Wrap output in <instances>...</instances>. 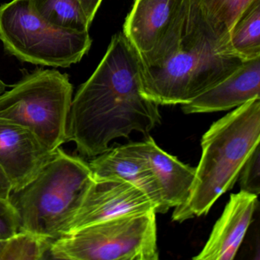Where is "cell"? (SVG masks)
<instances>
[{
    "label": "cell",
    "mask_w": 260,
    "mask_h": 260,
    "mask_svg": "<svg viewBox=\"0 0 260 260\" xmlns=\"http://www.w3.org/2000/svg\"><path fill=\"white\" fill-rule=\"evenodd\" d=\"M54 153L29 129L0 118V167L10 179L13 191L31 182Z\"/></svg>",
    "instance_id": "cell-9"
},
{
    "label": "cell",
    "mask_w": 260,
    "mask_h": 260,
    "mask_svg": "<svg viewBox=\"0 0 260 260\" xmlns=\"http://www.w3.org/2000/svg\"><path fill=\"white\" fill-rule=\"evenodd\" d=\"M33 11L54 26L89 31L91 23L78 0H29Z\"/></svg>",
    "instance_id": "cell-16"
},
{
    "label": "cell",
    "mask_w": 260,
    "mask_h": 260,
    "mask_svg": "<svg viewBox=\"0 0 260 260\" xmlns=\"http://www.w3.org/2000/svg\"><path fill=\"white\" fill-rule=\"evenodd\" d=\"M0 41L19 60L49 68L79 63L92 46L89 31L54 26L36 14L29 0H12L0 6Z\"/></svg>",
    "instance_id": "cell-6"
},
{
    "label": "cell",
    "mask_w": 260,
    "mask_h": 260,
    "mask_svg": "<svg viewBox=\"0 0 260 260\" xmlns=\"http://www.w3.org/2000/svg\"><path fill=\"white\" fill-rule=\"evenodd\" d=\"M81 4L89 22L92 24L103 0H78Z\"/></svg>",
    "instance_id": "cell-21"
},
{
    "label": "cell",
    "mask_w": 260,
    "mask_h": 260,
    "mask_svg": "<svg viewBox=\"0 0 260 260\" xmlns=\"http://www.w3.org/2000/svg\"><path fill=\"white\" fill-rule=\"evenodd\" d=\"M138 53L123 33L112 37L104 57L73 97L68 142L82 156L95 157L118 138L147 135L160 124L158 105L141 90Z\"/></svg>",
    "instance_id": "cell-1"
},
{
    "label": "cell",
    "mask_w": 260,
    "mask_h": 260,
    "mask_svg": "<svg viewBox=\"0 0 260 260\" xmlns=\"http://www.w3.org/2000/svg\"><path fill=\"white\" fill-rule=\"evenodd\" d=\"M53 242L51 239L29 231H19L4 241L0 260L45 259Z\"/></svg>",
    "instance_id": "cell-17"
},
{
    "label": "cell",
    "mask_w": 260,
    "mask_h": 260,
    "mask_svg": "<svg viewBox=\"0 0 260 260\" xmlns=\"http://www.w3.org/2000/svg\"><path fill=\"white\" fill-rule=\"evenodd\" d=\"M258 98L260 57L244 61L229 77L190 103L182 105V110L187 115L222 112L236 109Z\"/></svg>",
    "instance_id": "cell-13"
},
{
    "label": "cell",
    "mask_w": 260,
    "mask_h": 260,
    "mask_svg": "<svg viewBox=\"0 0 260 260\" xmlns=\"http://www.w3.org/2000/svg\"><path fill=\"white\" fill-rule=\"evenodd\" d=\"M19 231L17 213L10 201L0 199V241L7 240Z\"/></svg>",
    "instance_id": "cell-20"
},
{
    "label": "cell",
    "mask_w": 260,
    "mask_h": 260,
    "mask_svg": "<svg viewBox=\"0 0 260 260\" xmlns=\"http://www.w3.org/2000/svg\"><path fill=\"white\" fill-rule=\"evenodd\" d=\"M74 88L66 74L39 69L0 95V118L29 129L55 151L68 142Z\"/></svg>",
    "instance_id": "cell-5"
},
{
    "label": "cell",
    "mask_w": 260,
    "mask_h": 260,
    "mask_svg": "<svg viewBox=\"0 0 260 260\" xmlns=\"http://www.w3.org/2000/svg\"><path fill=\"white\" fill-rule=\"evenodd\" d=\"M242 191L258 196L260 193V150L257 146L245 162L240 176Z\"/></svg>",
    "instance_id": "cell-19"
},
{
    "label": "cell",
    "mask_w": 260,
    "mask_h": 260,
    "mask_svg": "<svg viewBox=\"0 0 260 260\" xmlns=\"http://www.w3.org/2000/svg\"><path fill=\"white\" fill-rule=\"evenodd\" d=\"M228 39L207 17L200 0H185L165 37L138 55L143 95L158 106L184 105L211 89L246 61L231 52Z\"/></svg>",
    "instance_id": "cell-2"
},
{
    "label": "cell",
    "mask_w": 260,
    "mask_h": 260,
    "mask_svg": "<svg viewBox=\"0 0 260 260\" xmlns=\"http://www.w3.org/2000/svg\"><path fill=\"white\" fill-rule=\"evenodd\" d=\"M185 0H135L123 34L141 56L153 49L179 16Z\"/></svg>",
    "instance_id": "cell-12"
},
{
    "label": "cell",
    "mask_w": 260,
    "mask_h": 260,
    "mask_svg": "<svg viewBox=\"0 0 260 260\" xmlns=\"http://www.w3.org/2000/svg\"><path fill=\"white\" fill-rule=\"evenodd\" d=\"M228 46L243 60L260 57V0H255L228 35Z\"/></svg>",
    "instance_id": "cell-15"
},
{
    "label": "cell",
    "mask_w": 260,
    "mask_h": 260,
    "mask_svg": "<svg viewBox=\"0 0 260 260\" xmlns=\"http://www.w3.org/2000/svg\"><path fill=\"white\" fill-rule=\"evenodd\" d=\"M260 98L236 108L204 134L202 156L189 196L175 208L173 221L206 215L216 201L234 187L249 155L259 145Z\"/></svg>",
    "instance_id": "cell-3"
},
{
    "label": "cell",
    "mask_w": 260,
    "mask_h": 260,
    "mask_svg": "<svg viewBox=\"0 0 260 260\" xmlns=\"http://www.w3.org/2000/svg\"><path fill=\"white\" fill-rule=\"evenodd\" d=\"M149 211H156L154 204L133 184L118 177L94 178L65 235L110 219Z\"/></svg>",
    "instance_id": "cell-8"
},
{
    "label": "cell",
    "mask_w": 260,
    "mask_h": 260,
    "mask_svg": "<svg viewBox=\"0 0 260 260\" xmlns=\"http://www.w3.org/2000/svg\"><path fill=\"white\" fill-rule=\"evenodd\" d=\"M258 205V196L246 191L231 194L221 216L196 260H232L235 258Z\"/></svg>",
    "instance_id": "cell-10"
},
{
    "label": "cell",
    "mask_w": 260,
    "mask_h": 260,
    "mask_svg": "<svg viewBox=\"0 0 260 260\" xmlns=\"http://www.w3.org/2000/svg\"><path fill=\"white\" fill-rule=\"evenodd\" d=\"M207 17L228 36L237 21L255 0H200Z\"/></svg>",
    "instance_id": "cell-18"
},
{
    "label": "cell",
    "mask_w": 260,
    "mask_h": 260,
    "mask_svg": "<svg viewBox=\"0 0 260 260\" xmlns=\"http://www.w3.org/2000/svg\"><path fill=\"white\" fill-rule=\"evenodd\" d=\"M13 191V186L5 172L0 167V199L9 200Z\"/></svg>",
    "instance_id": "cell-22"
},
{
    "label": "cell",
    "mask_w": 260,
    "mask_h": 260,
    "mask_svg": "<svg viewBox=\"0 0 260 260\" xmlns=\"http://www.w3.org/2000/svg\"><path fill=\"white\" fill-rule=\"evenodd\" d=\"M126 148L144 158L157 181L162 197L160 214L185 203L194 180L196 167L179 161L160 148L151 137L141 142L124 145Z\"/></svg>",
    "instance_id": "cell-11"
},
{
    "label": "cell",
    "mask_w": 260,
    "mask_h": 260,
    "mask_svg": "<svg viewBox=\"0 0 260 260\" xmlns=\"http://www.w3.org/2000/svg\"><path fill=\"white\" fill-rule=\"evenodd\" d=\"M155 211L135 213L82 228L54 240L51 258L66 260H157Z\"/></svg>",
    "instance_id": "cell-7"
},
{
    "label": "cell",
    "mask_w": 260,
    "mask_h": 260,
    "mask_svg": "<svg viewBox=\"0 0 260 260\" xmlns=\"http://www.w3.org/2000/svg\"><path fill=\"white\" fill-rule=\"evenodd\" d=\"M93 180L89 162L57 149L31 182L10 194L19 231L53 240L63 237Z\"/></svg>",
    "instance_id": "cell-4"
},
{
    "label": "cell",
    "mask_w": 260,
    "mask_h": 260,
    "mask_svg": "<svg viewBox=\"0 0 260 260\" xmlns=\"http://www.w3.org/2000/svg\"><path fill=\"white\" fill-rule=\"evenodd\" d=\"M94 178L118 177L144 191L161 212L162 197L156 177L144 158L126 148H112L89 162Z\"/></svg>",
    "instance_id": "cell-14"
},
{
    "label": "cell",
    "mask_w": 260,
    "mask_h": 260,
    "mask_svg": "<svg viewBox=\"0 0 260 260\" xmlns=\"http://www.w3.org/2000/svg\"><path fill=\"white\" fill-rule=\"evenodd\" d=\"M5 240H3V241H0V252H1V250H2L3 246H4V243Z\"/></svg>",
    "instance_id": "cell-24"
},
{
    "label": "cell",
    "mask_w": 260,
    "mask_h": 260,
    "mask_svg": "<svg viewBox=\"0 0 260 260\" xmlns=\"http://www.w3.org/2000/svg\"><path fill=\"white\" fill-rule=\"evenodd\" d=\"M6 84L4 83L1 78H0V95L3 93V92H5L6 91Z\"/></svg>",
    "instance_id": "cell-23"
}]
</instances>
